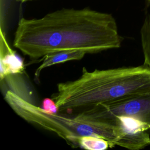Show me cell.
I'll return each instance as SVG.
<instances>
[{"label":"cell","instance_id":"obj_6","mask_svg":"<svg viewBox=\"0 0 150 150\" xmlns=\"http://www.w3.org/2000/svg\"><path fill=\"white\" fill-rule=\"evenodd\" d=\"M87 53L82 50H66L49 53L40 59L43 62L36 69L35 77L38 80L42 70L46 67L68 61L80 60Z\"/></svg>","mask_w":150,"mask_h":150},{"label":"cell","instance_id":"obj_10","mask_svg":"<svg viewBox=\"0 0 150 150\" xmlns=\"http://www.w3.org/2000/svg\"><path fill=\"white\" fill-rule=\"evenodd\" d=\"M42 108L46 112L49 113L56 114L59 112L58 108L53 98H45L43 100Z\"/></svg>","mask_w":150,"mask_h":150},{"label":"cell","instance_id":"obj_5","mask_svg":"<svg viewBox=\"0 0 150 150\" xmlns=\"http://www.w3.org/2000/svg\"><path fill=\"white\" fill-rule=\"evenodd\" d=\"M111 120L122 131L121 147L139 150L150 145V126L148 124L128 116H117Z\"/></svg>","mask_w":150,"mask_h":150},{"label":"cell","instance_id":"obj_7","mask_svg":"<svg viewBox=\"0 0 150 150\" xmlns=\"http://www.w3.org/2000/svg\"><path fill=\"white\" fill-rule=\"evenodd\" d=\"M4 55L1 56V78L12 73H19L23 70L22 60L6 45Z\"/></svg>","mask_w":150,"mask_h":150},{"label":"cell","instance_id":"obj_2","mask_svg":"<svg viewBox=\"0 0 150 150\" xmlns=\"http://www.w3.org/2000/svg\"><path fill=\"white\" fill-rule=\"evenodd\" d=\"M150 94V69L143 64L88 71L73 81L58 83L52 95L59 112L77 114L98 104Z\"/></svg>","mask_w":150,"mask_h":150},{"label":"cell","instance_id":"obj_4","mask_svg":"<svg viewBox=\"0 0 150 150\" xmlns=\"http://www.w3.org/2000/svg\"><path fill=\"white\" fill-rule=\"evenodd\" d=\"M77 114L104 121L117 116H128L138 119L150 126V94L100 104Z\"/></svg>","mask_w":150,"mask_h":150},{"label":"cell","instance_id":"obj_3","mask_svg":"<svg viewBox=\"0 0 150 150\" xmlns=\"http://www.w3.org/2000/svg\"><path fill=\"white\" fill-rule=\"evenodd\" d=\"M5 100L23 120L56 134L73 147H79V137L86 135L104 138L111 148L121 146L122 131L114 121L93 120L79 114L49 113L10 90L6 91Z\"/></svg>","mask_w":150,"mask_h":150},{"label":"cell","instance_id":"obj_8","mask_svg":"<svg viewBox=\"0 0 150 150\" xmlns=\"http://www.w3.org/2000/svg\"><path fill=\"white\" fill-rule=\"evenodd\" d=\"M78 145L79 147L87 150H105L111 148L110 144L107 140L92 135L79 137Z\"/></svg>","mask_w":150,"mask_h":150},{"label":"cell","instance_id":"obj_11","mask_svg":"<svg viewBox=\"0 0 150 150\" xmlns=\"http://www.w3.org/2000/svg\"><path fill=\"white\" fill-rule=\"evenodd\" d=\"M16 1L18 2H26L28 1H35V0H16Z\"/></svg>","mask_w":150,"mask_h":150},{"label":"cell","instance_id":"obj_9","mask_svg":"<svg viewBox=\"0 0 150 150\" xmlns=\"http://www.w3.org/2000/svg\"><path fill=\"white\" fill-rule=\"evenodd\" d=\"M140 33L144 57V64L150 69V15L146 16L141 27Z\"/></svg>","mask_w":150,"mask_h":150},{"label":"cell","instance_id":"obj_1","mask_svg":"<svg viewBox=\"0 0 150 150\" xmlns=\"http://www.w3.org/2000/svg\"><path fill=\"white\" fill-rule=\"evenodd\" d=\"M122 41L112 14L89 8H62L39 18H21L13 46L36 60L60 50L97 53L119 48Z\"/></svg>","mask_w":150,"mask_h":150},{"label":"cell","instance_id":"obj_12","mask_svg":"<svg viewBox=\"0 0 150 150\" xmlns=\"http://www.w3.org/2000/svg\"><path fill=\"white\" fill-rule=\"evenodd\" d=\"M148 1H149V2L150 3V0H148Z\"/></svg>","mask_w":150,"mask_h":150}]
</instances>
